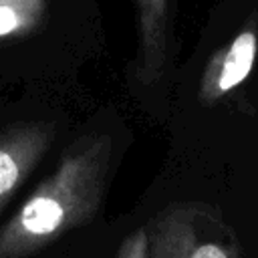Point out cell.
<instances>
[{
	"instance_id": "3957f363",
	"label": "cell",
	"mask_w": 258,
	"mask_h": 258,
	"mask_svg": "<svg viewBox=\"0 0 258 258\" xmlns=\"http://www.w3.org/2000/svg\"><path fill=\"white\" fill-rule=\"evenodd\" d=\"M258 54V16H250L246 24L220 46L206 62L200 85L198 99L202 105H214L238 89L252 73Z\"/></svg>"
},
{
	"instance_id": "7a4b0ae2",
	"label": "cell",
	"mask_w": 258,
	"mask_h": 258,
	"mask_svg": "<svg viewBox=\"0 0 258 258\" xmlns=\"http://www.w3.org/2000/svg\"><path fill=\"white\" fill-rule=\"evenodd\" d=\"M149 230V258H242L232 228L208 206H173Z\"/></svg>"
},
{
	"instance_id": "5b68a950",
	"label": "cell",
	"mask_w": 258,
	"mask_h": 258,
	"mask_svg": "<svg viewBox=\"0 0 258 258\" xmlns=\"http://www.w3.org/2000/svg\"><path fill=\"white\" fill-rule=\"evenodd\" d=\"M137 6V77L143 85L161 79L169 54V0H135Z\"/></svg>"
},
{
	"instance_id": "52a82bcc",
	"label": "cell",
	"mask_w": 258,
	"mask_h": 258,
	"mask_svg": "<svg viewBox=\"0 0 258 258\" xmlns=\"http://www.w3.org/2000/svg\"><path fill=\"white\" fill-rule=\"evenodd\" d=\"M117 258H149V230L137 228L119 246Z\"/></svg>"
},
{
	"instance_id": "8992f818",
	"label": "cell",
	"mask_w": 258,
	"mask_h": 258,
	"mask_svg": "<svg viewBox=\"0 0 258 258\" xmlns=\"http://www.w3.org/2000/svg\"><path fill=\"white\" fill-rule=\"evenodd\" d=\"M48 12V0H0V40L32 34Z\"/></svg>"
},
{
	"instance_id": "277c9868",
	"label": "cell",
	"mask_w": 258,
	"mask_h": 258,
	"mask_svg": "<svg viewBox=\"0 0 258 258\" xmlns=\"http://www.w3.org/2000/svg\"><path fill=\"white\" fill-rule=\"evenodd\" d=\"M52 143L46 123L14 125L0 131V210L26 181Z\"/></svg>"
},
{
	"instance_id": "6da1fadb",
	"label": "cell",
	"mask_w": 258,
	"mask_h": 258,
	"mask_svg": "<svg viewBox=\"0 0 258 258\" xmlns=\"http://www.w3.org/2000/svg\"><path fill=\"white\" fill-rule=\"evenodd\" d=\"M107 135L77 141L0 230V258H28L97 214L109 171Z\"/></svg>"
}]
</instances>
